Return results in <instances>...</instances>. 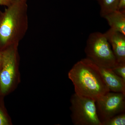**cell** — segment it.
Instances as JSON below:
<instances>
[{
  "instance_id": "cell-1",
  "label": "cell",
  "mask_w": 125,
  "mask_h": 125,
  "mask_svg": "<svg viewBox=\"0 0 125 125\" xmlns=\"http://www.w3.org/2000/svg\"><path fill=\"white\" fill-rule=\"evenodd\" d=\"M68 77L74 87L75 93L96 100L110 92L103 79L98 66L87 58L73 66Z\"/></svg>"
},
{
  "instance_id": "cell-2",
  "label": "cell",
  "mask_w": 125,
  "mask_h": 125,
  "mask_svg": "<svg viewBox=\"0 0 125 125\" xmlns=\"http://www.w3.org/2000/svg\"><path fill=\"white\" fill-rule=\"evenodd\" d=\"M26 0H14L2 12L0 23V47L18 46L29 27Z\"/></svg>"
},
{
  "instance_id": "cell-3",
  "label": "cell",
  "mask_w": 125,
  "mask_h": 125,
  "mask_svg": "<svg viewBox=\"0 0 125 125\" xmlns=\"http://www.w3.org/2000/svg\"><path fill=\"white\" fill-rule=\"evenodd\" d=\"M84 52L86 58L99 67L112 69L118 65L104 33L95 32L90 34Z\"/></svg>"
},
{
  "instance_id": "cell-4",
  "label": "cell",
  "mask_w": 125,
  "mask_h": 125,
  "mask_svg": "<svg viewBox=\"0 0 125 125\" xmlns=\"http://www.w3.org/2000/svg\"><path fill=\"white\" fill-rule=\"evenodd\" d=\"M72 121L74 125H102L97 115L95 100L75 93L70 99Z\"/></svg>"
},
{
  "instance_id": "cell-5",
  "label": "cell",
  "mask_w": 125,
  "mask_h": 125,
  "mask_svg": "<svg viewBox=\"0 0 125 125\" xmlns=\"http://www.w3.org/2000/svg\"><path fill=\"white\" fill-rule=\"evenodd\" d=\"M95 105L102 124L114 116L125 112V94L109 92L96 99Z\"/></svg>"
},
{
  "instance_id": "cell-6",
  "label": "cell",
  "mask_w": 125,
  "mask_h": 125,
  "mask_svg": "<svg viewBox=\"0 0 125 125\" xmlns=\"http://www.w3.org/2000/svg\"><path fill=\"white\" fill-rule=\"evenodd\" d=\"M17 47H9L1 52L2 69L0 73V88L2 93L8 91L13 80Z\"/></svg>"
},
{
  "instance_id": "cell-7",
  "label": "cell",
  "mask_w": 125,
  "mask_h": 125,
  "mask_svg": "<svg viewBox=\"0 0 125 125\" xmlns=\"http://www.w3.org/2000/svg\"><path fill=\"white\" fill-rule=\"evenodd\" d=\"M104 34L117 62L125 63V35L111 28Z\"/></svg>"
},
{
  "instance_id": "cell-8",
  "label": "cell",
  "mask_w": 125,
  "mask_h": 125,
  "mask_svg": "<svg viewBox=\"0 0 125 125\" xmlns=\"http://www.w3.org/2000/svg\"><path fill=\"white\" fill-rule=\"evenodd\" d=\"M99 67L103 79L110 92L125 94V80L115 74L112 69Z\"/></svg>"
},
{
  "instance_id": "cell-9",
  "label": "cell",
  "mask_w": 125,
  "mask_h": 125,
  "mask_svg": "<svg viewBox=\"0 0 125 125\" xmlns=\"http://www.w3.org/2000/svg\"><path fill=\"white\" fill-rule=\"evenodd\" d=\"M103 18L107 21L110 28L125 35V13L116 10Z\"/></svg>"
},
{
  "instance_id": "cell-10",
  "label": "cell",
  "mask_w": 125,
  "mask_h": 125,
  "mask_svg": "<svg viewBox=\"0 0 125 125\" xmlns=\"http://www.w3.org/2000/svg\"><path fill=\"white\" fill-rule=\"evenodd\" d=\"M98 2L100 7V15L103 17L117 10L118 0H94Z\"/></svg>"
},
{
  "instance_id": "cell-11",
  "label": "cell",
  "mask_w": 125,
  "mask_h": 125,
  "mask_svg": "<svg viewBox=\"0 0 125 125\" xmlns=\"http://www.w3.org/2000/svg\"><path fill=\"white\" fill-rule=\"evenodd\" d=\"M125 112L117 114L102 123V125H125Z\"/></svg>"
},
{
  "instance_id": "cell-12",
  "label": "cell",
  "mask_w": 125,
  "mask_h": 125,
  "mask_svg": "<svg viewBox=\"0 0 125 125\" xmlns=\"http://www.w3.org/2000/svg\"><path fill=\"white\" fill-rule=\"evenodd\" d=\"M112 69L115 74L125 80V63L118 64Z\"/></svg>"
},
{
  "instance_id": "cell-13",
  "label": "cell",
  "mask_w": 125,
  "mask_h": 125,
  "mask_svg": "<svg viewBox=\"0 0 125 125\" xmlns=\"http://www.w3.org/2000/svg\"><path fill=\"white\" fill-rule=\"evenodd\" d=\"M117 10L125 13V0H118Z\"/></svg>"
},
{
  "instance_id": "cell-14",
  "label": "cell",
  "mask_w": 125,
  "mask_h": 125,
  "mask_svg": "<svg viewBox=\"0 0 125 125\" xmlns=\"http://www.w3.org/2000/svg\"><path fill=\"white\" fill-rule=\"evenodd\" d=\"M8 124L7 119L2 112L0 110V125H6Z\"/></svg>"
},
{
  "instance_id": "cell-15",
  "label": "cell",
  "mask_w": 125,
  "mask_h": 125,
  "mask_svg": "<svg viewBox=\"0 0 125 125\" xmlns=\"http://www.w3.org/2000/svg\"><path fill=\"white\" fill-rule=\"evenodd\" d=\"M14 0H0V5L7 6L11 5Z\"/></svg>"
},
{
  "instance_id": "cell-16",
  "label": "cell",
  "mask_w": 125,
  "mask_h": 125,
  "mask_svg": "<svg viewBox=\"0 0 125 125\" xmlns=\"http://www.w3.org/2000/svg\"><path fill=\"white\" fill-rule=\"evenodd\" d=\"M2 52L0 51V67L2 66Z\"/></svg>"
},
{
  "instance_id": "cell-17",
  "label": "cell",
  "mask_w": 125,
  "mask_h": 125,
  "mask_svg": "<svg viewBox=\"0 0 125 125\" xmlns=\"http://www.w3.org/2000/svg\"><path fill=\"white\" fill-rule=\"evenodd\" d=\"M2 12L0 14V23L1 21V18H2Z\"/></svg>"
},
{
  "instance_id": "cell-18",
  "label": "cell",
  "mask_w": 125,
  "mask_h": 125,
  "mask_svg": "<svg viewBox=\"0 0 125 125\" xmlns=\"http://www.w3.org/2000/svg\"><path fill=\"white\" fill-rule=\"evenodd\" d=\"M1 13V11H0V14Z\"/></svg>"
},
{
  "instance_id": "cell-19",
  "label": "cell",
  "mask_w": 125,
  "mask_h": 125,
  "mask_svg": "<svg viewBox=\"0 0 125 125\" xmlns=\"http://www.w3.org/2000/svg\"></svg>"
}]
</instances>
